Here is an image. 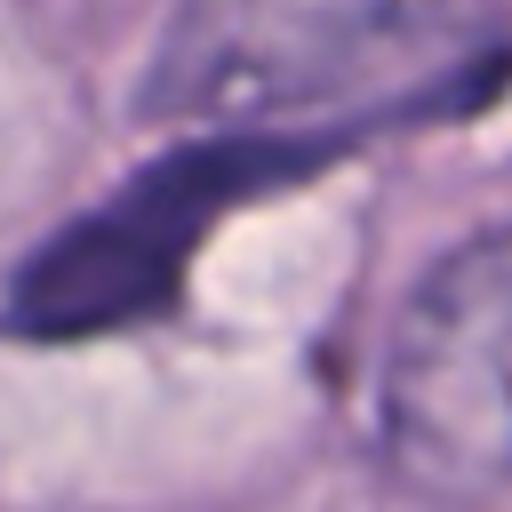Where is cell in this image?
<instances>
[{"label": "cell", "mask_w": 512, "mask_h": 512, "mask_svg": "<svg viewBox=\"0 0 512 512\" xmlns=\"http://www.w3.org/2000/svg\"><path fill=\"white\" fill-rule=\"evenodd\" d=\"M512 88V0H176L136 112L176 136L360 152Z\"/></svg>", "instance_id": "cell-1"}, {"label": "cell", "mask_w": 512, "mask_h": 512, "mask_svg": "<svg viewBox=\"0 0 512 512\" xmlns=\"http://www.w3.org/2000/svg\"><path fill=\"white\" fill-rule=\"evenodd\" d=\"M336 168L328 152L304 144H264V136H176L160 160L120 176L96 208L64 216L8 280L0 328L24 344H88L144 328L176 312L208 232L304 176Z\"/></svg>", "instance_id": "cell-2"}, {"label": "cell", "mask_w": 512, "mask_h": 512, "mask_svg": "<svg viewBox=\"0 0 512 512\" xmlns=\"http://www.w3.org/2000/svg\"><path fill=\"white\" fill-rule=\"evenodd\" d=\"M376 456L424 504L512 488V224L464 232L400 296L376 360Z\"/></svg>", "instance_id": "cell-3"}]
</instances>
